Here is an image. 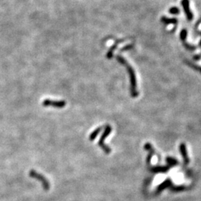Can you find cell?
<instances>
[{"label":"cell","mask_w":201,"mask_h":201,"mask_svg":"<svg viewBox=\"0 0 201 201\" xmlns=\"http://www.w3.org/2000/svg\"><path fill=\"white\" fill-rule=\"evenodd\" d=\"M124 66H125L126 68H127V71H128L129 76H130V92H131V95L133 97H136L138 95V92L136 90V75H135V72L133 70V69L130 67L128 64V63L126 61L124 64Z\"/></svg>","instance_id":"cell-1"},{"label":"cell","mask_w":201,"mask_h":201,"mask_svg":"<svg viewBox=\"0 0 201 201\" xmlns=\"http://www.w3.org/2000/svg\"><path fill=\"white\" fill-rule=\"evenodd\" d=\"M111 131H112V127H110V126H109V125H107L106 126V127H105V130H104V133H103V134H102V136H101V137H100V140H99V142H98V145L100 146L101 148L104 150V151L106 153H110V152H111V149L110 148V147H108L107 146H106L104 144V140H105V139L107 137V136H109V134H110V133H111Z\"/></svg>","instance_id":"cell-2"},{"label":"cell","mask_w":201,"mask_h":201,"mask_svg":"<svg viewBox=\"0 0 201 201\" xmlns=\"http://www.w3.org/2000/svg\"><path fill=\"white\" fill-rule=\"evenodd\" d=\"M181 5L184 9L186 18L189 21H192L194 19V14L190 10V2L189 0H181Z\"/></svg>","instance_id":"cell-3"},{"label":"cell","mask_w":201,"mask_h":201,"mask_svg":"<svg viewBox=\"0 0 201 201\" xmlns=\"http://www.w3.org/2000/svg\"><path fill=\"white\" fill-rule=\"evenodd\" d=\"M30 176H31V177H34L35 178V179H39V180L41 181V183H43V185L44 186V189L48 190V188H49V183H48L47 179H46L43 175H41L40 174H38L37 172L34 171H31L30 172Z\"/></svg>","instance_id":"cell-4"},{"label":"cell","mask_w":201,"mask_h":201,"mask_svg":"<svg viewBox=\"0 0 201 201\" xmlns=\"http://www.w3.org/2000/svg\"><path fill=\"white\" fill-rule=\"evenodd\" d=\"M44 106H52L54 107H64L66 105V102L64 100H60V101H56V100H45L43 102Z\"/></svg>","instance_id":"cell-5"},{"label":"cell","mask_w":201,"mask_h":201,"mask_svg":"<svg viewBox=\"0 0 201 201\" xmlns=\"http://www.w3.org/2000/svg\"><path fill=\"white\" fill-rule=\"evenodd\" d=\"M179 151H180L181 155L183 157V161L186 165H188L189 163V155H188L187 150H186V145L184 143H181L179 145Z\"/></svg>","instance_id":"cell-6"},{"label":"cell","mask_w":201,"mask_h":201,"mask_svg":"<svg viewBox=\"0 0 201 201\" xmlns=\"http://www.w3.org/2000/svg\"><path fill=\"white\" fill-rule=\"evenodd\" d=\"M169 170V166H156L151 168V171L154 173H166Z\"/></svg>","instance_id":"cell-7"},{"label":"cell","mask_w":201,"mask_h":201,"mask_svg":"<svg viewBox=\"0 0 201 201\" xmlns=\"http://www.w3.org/2000/svg\"><path fill=\"white\" fill-rule=\"evenodd\" d=\"M171 184H172L171 180L170 179H167L166 180H165L163 183H161V184L158 186L157 192H161V191H163V189H166V188L170 187V186H171Z\"/></svg>","instance_id":"cell-8"},{"label":"cell","mask_w":201,"mask_h":201,"mask_svg":"<svg viewBox=\"0 0 201 201\" xmlns=\"http://www.w3.org/2000/svg\"><path fill=\"white\" fill-rule=\"evenodd\" d=\"M161 22L164 24H176L177 23V19L175 18H168L166 17H163L161 18Z\"/></svg>","instance_id":"cell-9"},{"label":"cell","mask_w":201,"mask_h":201,"mask_svg":"<svg viewBox=\"0 0 201 201\" xmlns=\"http://www.w3.org/2000/svg\"><path fill=\"white\" fill-rule=\"evenodd\" d=\"M166 162L170 166H174L178 165V161L176 159H174L173 157H167L166 158Z\"/></svg>","instance_id":"cell-10"},{"label":"cell","mask_w":201,"mask_h":201,"mask_svg":"<svg viewBox=\"0 0 201 201\" xmlns=\"http://www.w3.org/2000/svg\"><path fill=\"white\" fill-rule=\"evenodd\" d=\"M101 129H102L101 127H98V128L96 129V130H95L94 132H93V133H91V135H90V140H91V141L94 140V139L96 138V136L98 135V133H100V131H101Z\"/></svg>","instance_id":"cell-11"},{"label":"cell","mask_w":201,"mask_h":201,"mask_svg":"<svg viewBox=\"0 0 201 201\" xmlns=\"http://www.w3.org/2000/svg\"><path fill=\"white\" fill-rule=\"evenodd\" d=\"M187 34H188L187 30L185 29V28H183V29L180 31V40H181V41H183V42L186 41V37H187Z\"/></svg>","instance_id":"cell-12"},{"label":"cell","mask_w":201,"mask_h":201,"mask_svg":"<svg viewBox=\"0 0 201 201\" xmlns=\"http://www.w3.org/2000/svg\"><path fill=\"white\" fill-rule=\"evenodd\" d=\"M168 12L171 14H173V15H177V14L180 13V11H179V9L177 7H172L168 10Z\"/></svg>","instance_id":"cell-13"},{"label":"cell","mask_w":201,"mask_h":201,"mask_svg":"<svg viewBox=\"0 0 201 201\" xmlns=\"http://www.w3.org/2000/svg\"><path fill=\"white\" fill-rule=\"evenodd\" d=\"M183 46H184L186 47V48H187V49L190 50V51H192V50L196 49V47L194 46L190 45V44L187 43H186V41H184V42H183Z\"/></svg>","instance_id":"cell-14"},{"label":"cell","mask_w":201,"mask_h":201,"mask_svg":"<svg viewBox=\"0 0 201 201\" xmlns=\"http://www.w3.org/2000/svg\"><path fill=\"white\" fill-rule=\"evenodd\" d=\"M171 189L174 192H179V191H183L184 189V187L183 186H176V187L172 188Z\"/></svg>","instance_id":"cell-15"},{"label":"cell","mask_w":201,"mask_h":201,"mask_svg":"<svg viewBox=\"0 0 201 201\" xmlns=\"http://www.w3.org/2000/svg\"><path fill=\"white\" fill-rule=\"evenodd\" d=\"M188 64H189V65L191 67H192V68L195 69H197V71L200 72H201V67H197V66L194 65V64H192L190 62H188Z\"/></svg>","instance_id":"cell-16"},{"label":"cell","mask_w":201,"mask_h":201,"mask_svg":"<svg viewBox=\"0 0 201 201\" xmlns=\"http://www.w3.org/2000/svg\"><path fill=\"white\" fill-rule=\"evenodd\" d=\"M145 149L147 150H150V152L151 151V149H152V146L150 145V144H149V143H146L145 145Z\"/></svg>","instance_id":"cell-17"},{"label":"cell","mask_w":201,"mask_h":201,"mask_svg":"<svg viewBox=\"0 0 201 201\" xmlns=\"http://www.w3.org/2000/svg\"><path fill=\"white\" fill-rule=\"evenodd\" d=\"M199 45H200V46H201V40H200V42Z\"/></svg>","instance_id":"cell-18"}]
</instances>
